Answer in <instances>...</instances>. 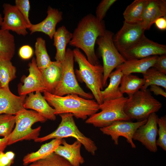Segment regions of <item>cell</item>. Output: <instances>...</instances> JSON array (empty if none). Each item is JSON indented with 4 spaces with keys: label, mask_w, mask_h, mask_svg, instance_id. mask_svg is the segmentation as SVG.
Wrapping results in <instances>:
<instances>
[{
    "label": "cell",
    "mask_w": 166,
    "mask_h": 166,
    "mask_svg": "<svg viewBox=\"0 0 166 166\" xmlns=\"http://www.w3.org/2000/svg\"><path fill=\"white\" fill-rule=\"evenodd\" d=\"M106 30L103 21H99L95 16L89 14L79 22L72 34L69 44L82 50L87 60L92 65L99 64L94 46L97 39L103 35Z\"/></svg>",
    "instance_id": "6da1fadb"
},
{
    "label": "cell",
    "mask_w": 166,
    "mask_h": 166,
    "mask_svg": "<svg viewBox=\"0 0 166 166\" xmlns=\"http://www.w3.org/2000/svg\"><path fill=\"white\" fill-rule=\"evenodd\" d=\"M43 96L49 105L53 108L56 115L70 113L77 119L85 120L88 116L97 113L99 110V105L96 101L76 94L61 96L45 92Z\"/></svg>",
    "instance_id": "7a4b0ae2"
},
{
    "label": "cell",
    "mask_w": 166,
    "mask_h": 166,
    "mask_svg": "<svg viewBox=\"0 0 166 166\" xmlns=\"http://www.w3.org/2000/svg\"><path fill=\"white\" fill-rule=\"evenodd\" d=\"M73 52L74 60L79 68L75 71L77 77L91 90L98 104L101 105L103 100L101 91L104 88L103 66L100 64H91L79 49H74Z\"/></svg>",
    "instance_id": "3957f363"
},
{
    "label": "cell",
    "mask_w": 166,
    "mask_h": 166,
    "mask_svg": "<svg viewBox=\"0 0 166 166\" xmlns=\"http://www.w3.org/2000/svg\"><path fill=\"white\" fill-rule=\"evenodd\" d=\"M162 104L154 98L147 89H141L128 97L124 107V111L131 119L140 121L147 119L153 113L158 111Z\"/></svg>",
    "instance_id": "277c9868"
},
{
    "label": "cell",
    "mask_w": 166,
    "mask_h": 166,
    "mask_svg": "<svg viewBox=\"0 0 166 166\" xmlns=\"http://www.w3.org/2000/svg\"><path fill=\"white\" fill-rule=\"evenodd\" d=\"M15 116V124L12 132L8 136V145L23 140H35L38 137L41 126L32 128L35 123L44 122L47 120L35 111L24 109Z\"/></svg>",
    "instance_id": "5b68a950"
},
{
    "label": "cell",
    "mask_w": 166,
    "mask_h": 166,
    "mask_svg": "<svg viewBox=\"0 0 166 166\" xmlns=\"http://www.w3.org/2000/svg\"><path fill=\"white\" fill-rule=\"evenodd\" d=\"M59 115L61 121L57 129L45 136L38 137L34 140V141L42 143L51 139L72 137L79 141L88 152L94 155L97 149V147L92 139L85 136L79 130L75 123L73 114L66 113Z\"/></svg>",
    "instance_id": "8992f818"
},
{
    "label": "cell",
    "mask_w": 166,
    "mask_h": 166,
    "mask_svg": "<svg viewBox=\"0 0 166 166\" xmlns=\"http://www.w3.org/2000/svg\"><path fill=\"white\" fill-rule=\"evenodd\" d=\"M128 98L123 96L119 98L103 101L99 105V109L101 111L90 116L86 120V123L101 128L117 121H131L124 111Z\"/></svg>",
    "instance_id": "52a82bcc"
},
{
    "label": "cell",
    "mask_w": 166,
    "mask_h": 166,
    "mask_svg": "<svg viewBox=\"0 0 166 166\" xmlns=\"http://www.w3.org/2000/svg\"><path fill=\"white\" fill-rule=\"evenodd\" d=\"M74 61L73 50L67 49L62 62L60 81L52 93L61 96L76 94L87 99H92L93 97L92 94L85 92L78 82L74 69Z\"/></svg>",
    "instance_id": "ba28073f"
},
{
    "label": "cell",
    "mask_w": 166,
    "mask_h": 166,
    "mask_svg": "<svg viewBox=\"0 0 166 166\" xmlns=\"http://www.w3.org/2000/svg\"><path fill=\"white\" fill-rule=\"evenodd\" d=\"M113 34L112 32L106 30L96 42L103 60L104 87L107 86L108 79L113 70L126 61L114 44Z\"/></svg>",
    "instance_id": "9c48e42d"
},
{
    "label": "cell",
    "mask_w": 166,
    "mask_h": 166,
    "mask_svg": "<svg viewBox=\"0 0 166 166\" xmlns=\"http://www.w3.org/2000/svg\"><path fill=\"white\" fill-rule=\"evenodd\" d=\"M147 120L136 122L131 121H117L107 126L100 128V130L103 134L110 136L115 144L118 145L119 137L123 136L126 139L132 148H135L136 146L132 139L133 135L139 127L146 123Z\"/></svg>",
    "instance_id": "30bf717a"
},
{
    "label": "cell",
    "mask_w": 166,
    "mask_h": 166,
    "mask_svg": "<svg viewBox=\"0 0 166 166\" xmlns=\"http://www.w3.org/2000/svg\"><path fill=\"white\" fill-rule=\"evenodd\" d=\"M120 53L126 60L140 59L166 54V46L155 42L145 36L132 47Z\"/></svg>",
    "instance_id": "8fae6325"
},
{
    "label": "cell",
    "mask_w": 166,
    "mask_h": 166,
    "mask_svg": "<svg viewBox=\"0 0 166 166\" xmlns=\"http://www.w3.org/2000/svg\"><path fill=\"white\" fill-rule=\"evenodd\" d=\"M145 30L141 23L124 24L113 39L114 44L120 53L129 49L145 36Z\"/></svg>",
    "instance_id": "7c38bea8"
},
{
    "label": "cell",
    "mask_w": 166,
    "mask_h": 166,
    "mask_svg": "<svg viewBox=\"0 0 166 166\" xmlns=\"http://www.w3.org/2000/svg\"><path fill=\"white\" fill-rule=\"evenodd\" d=\"M158 116L156 113L151 114L144 124L139 127L133 136V140L140 142L149 151L156 152L157 151L156 144L158 135L157 120Z\"/></svg>",
    "instance_id": "4fadbf2b"
},
{
    "label": "cell",
    "mask_w": 166,
    "mask_h": 166,
    "mask_svg": "<svg viewBox=\"0 0 166 166\" xmlns=\"http://www.w3.org/2000/svg\"><path fill=\"white\" fill-rule=\"evenodd\" d=\"M4 14L1 29L15 32L25 36L29 26L24 18L15 5L4 3L2 5Z\"/></svg>",
    "instance_id": "5bb4252c"
},
{
    "label": "cell",
    "mask_w": 166,
    "mask_h": 166,
    "mask_svg": "<svg viewBox=\"0 0 166 166\" xmlns=\"http://www.w3.org/2000/svg\"><path fill=\"white\" fill-rule=\"evenodd\" d=\"M28 65L29 74L27 77L22 78L23 84L18 85L19 95L26 96L34 92H47L42 73L37 66L34 57L33 58Z\"/></svg>",
    "instance_id": "9a60e30c"
},
{
    "label": "cell",
    "mask_w": 166,
    "mask_h": 166,
    "mask_svg": "<svg viewBox=\"0 0 166 166\" xmlns=\"http://www.w3.org/2000/svg\"><path fill=\"white\" fill-rule=\"evenodd\" d=\"M47 13V16L43 20L36 24H32L28 29L31 34L36 32H41L52 39L56 31L57 24L63 19L62 13L50 6H48Z\"/></svg>",
    "instance_id": "2e32d148"
},
{
    "label": "cell",
    "mask_w": 166,
    "mask_h": 166,
    "mask_svg": "<svg viewBox=\"0 0 166 166\" xmlns=\"http://www.w3.org/2000/svg\"><path fill=\"white\" fill-rule=\"evenodd\" d=\"M26 96H16L8 89L0 88V114L16 115L25 109Z\"/></svg>",
    "instance_id": "e0dca14e"
},
{
    "label": "cell",
    "mask_w": 166,
    "mask_h": 166,
    "mask_svg": "<svg viewBox=\"0 0 166 166\" xmlns=\"http://www.w3.org/2000/svg\"><path fill=\"white\" fill-rule=\"evenodd\" d=\"M164 17H166V0H147L141 23L145 30H148L157 19Z\"/></svg>",
    "instance_id": "ac0fdd59"
},
{
    "label": "cell",
    "mask_w": 166,
    "mask_h": 166,
    "mask_svg": "<svg viewBox=\"0 0 166 166\" xmlns=\"http://www.w3.org/2000/svg\"><path fill=\"white\" fill-rule=\"evenodd\" d=\"M26 109H30L38 112L47 120L54 121L56 119L54 109L48 104L41 93H31L26 98L24 105Z\"/></svg>",
    "instance_id": "d6986e66"
},
{
    "label": "cell",
    "mask_w": 166,
    "mask_h": 166,
    "mask_svg": "<svg viewBox=\"0 0 166 166\" xmlns=\"http://www.w3.org/2000/svg\"><path fill=\"white\" fill-rule=\"evenodd\" d=\"M82 145L77 140L72 144H69L63 139L61 144L54 152L66 160L72 166H80L85 162L81 153Z\"/></svg>",
    "instance_id": "ffe728a7"
},
{
    "label": "cell",
    "mask_w": 166,
    "mask_h": 166,
    "mask_svg": "<svg viewBox=\"0 0 166 166\" xmlns=\"http://www.w3.org/2000/svg\"><path fill=\"white\" fill-rule=\"evenodd\" d=\"M158 56L155 55L140 59L127 60L116 68L120 69L124 74L132 73L143 74L153 67Z\"/></svg>",
    "instance_id": "44dd1931"
},
{
    "label": "cell",
    "mask_w": 166,
    "mask_h": 166,
    "mask_svg": "<svg viewBox=\"0 0 166 166\" xmlns=\"http://www.w3.org/2000/svg\"><path fill=\"white\" fill-rule=\"evenodd\" d=\"M40 70L47 92L52 93L60 81L62 71V63L57 61H52L47 67Z\"/></svg>",
    "instance_id": "7402d4cb"
},
{
    "label": "cell",
    "mask_w": 166,
    "mask_h": 166,
    "mask_svg": "<svg viewBox=\"0 0 166 166\" xmlns=\"http://www.w3.org/2000/svg\"><path fill=\"white\" fill-rule=\"evenodd\" d=\"M72 38V34L64 26L58 28L54 33L53 45L56 49V61L62 63L66 52V48Z\"/></svg>",
    "instance_id": "603a6c76"
},
{
    "label": "cell",
    "mask_w": 166,
    "mask_h": 166,
    "mask_svg": "<svg viewBox=\"0 0 166 166\" xmlns=\"http://www.w3.org/2000/svg\"><path fill=\"white\" fill-rule=\"evenodd\" d=\"M63 139H53L49 142L41 145L37 151L27 154L23 158V165L26 166L33 162L46 158L54 152L57 147L61 144Z\"/></svg>",
    "instance_id": "cb8c5ba5"
},
{
    "label": "cell",
    "mask_w": 166,
    "mask_h": 166,
    "mask_svg": "<svg viewBox=\"0 0 166 166\" xmlns=\"http://www.w3.org/2000/svg\"><path fill=\"white\" fill-rule=\"evenodd\" d=\"M121 70L117 68L110 74L109 83L108 86L101 91L103 101H104L121 98L123 96L120 89L119 85L123 75Z\"/></svg>",
    "instance_id": "d4e9b609"
},
{
    "label": "cell",
    "mask_w": 166,
    "mask_h": 166,
    "mask_svg": "<svg viewBox=\"0 0 166 166\" xmlns=\"http://www.w3.org/2000/svg\"><path fill=\"white\" fill-rule=\"evenodd\" d=\"M14 36L10 31L0 30V59L11 60L15 53Z\"/></svg>",
    "instance_id": "484cf974"
},
{
    "label": "cell",
    "mask_w": 166,
    "mask_h": 166,
    "mask_svg": "<svg viewBox=\"0 0 166 166\" xmlns=\"http://www.w3.org/2000/svg\"><path fill=\"white\" fill-rule=\"evenodd\" d=\"M147 0H135L128 6L123 13L124 22L131 24L141 23Z\"/></svg>",
    "instance_id": "4316f807"
},
{
    "label": "cell",
    "mask_w": 166,
    "mask_h": 166,
    "mask_svg": "<svg viewBox=\"0 0 166 166\" xmlns=\"http://www.w3.org/2000/svg\"><path fill=\"white\" fill-rule=\"evenodd\" d=\"M145 83L143 78L132 74H123L122 77L120 89L124 94L126 93L130 97L142 89Z\"/></svg>",
    "instance_id": "83f0119b"
},
{
    "label": "cell",
    "mask_w": 166,
    "mask_h": 166,
    "mask_svg": "<svg viewBox=\"0 0 166 166\" xmlns=\"http://www.w3.org/2000/svg\"><path fill=\"white\" fill-rule=\"evenodd\" d=\"M35 53L36 64L40 70L46 68L51 62L46 49L45 41L42 38L38 37L36 39Z\"/></svg>",
    "instance_id": "f1b7e54d"
},
{
    "label": "cell",
    "mask_w": 166,
    "mask_h": 166,
    "mask_svg": "<svg viewBox=\"0 0 166 166\" xmlns=\"http://www.w3.org/2000/svg\"><path fill=\"white\" fill-rule=\"evenodd\" d=\"M16 68L11 60L0 59V83L1 88L9 89L10 81L16 77Z\"/></svg>",
    "instance_id": "f546056e"
},
{
    "label": "cell",
    "mask_w": 166,
    "mask_h": 166,
    "mask_svg": "<svg viewBox=\"0 0 166 166\" xmlns=\"http://www.w3.org/2000/svg\"><path fill=\"white\" fill-rule=\"evenodd\" d=\"M145 83L141 89H145L152 85L161 86L166 89V75L152 67L143 74Z\"/></svg>",
    "instance_id": "4dcf8cb0"
},
{
    "label": "cell",
    "mask_w": 166,
    "mask_h": 166,
    "mask_svg": "<svg viewBox=\"0 0 166 166\" xmlns=\"http://www.w3.org/2000/svg\"><path fill=\"white\" fill-rule=\"evenodd\" d=\"M26 166H72L62 156L53 152L46 158L33 162Z\"/></svg>",
    "instance_id": "1f68e13d"
},
{
    "label": "cell",
    "mask_w": 166,
    "mask_h": 166,
    "mask_svg": "<svg viewBox=\"0 0 166 166\" xmlns=\"http://www.w3.org/2000/svg\"><path fill=\"white\" fill-rule=\"evenodd\" d=\"M15 116L0 114V136H8L13 130L15 124Z\"/></svg>",
    "instance_id": "d6a6232c"
},
{
    "label": "cell",
    "mask_w": 166,
    "mask_h": 166,
    "mask_svg": "<svg viewBox=\"0 0 166 166\" xmlns=\"http://www.w3.org/2000/svg\"><path fill=\"white\" fill-rule=\"evenodd\" d=\"M158 135V138L156 141L157 146H159L164 151H166V116L164 115L157 120Z\"/></svg>",
    "instance_id": "836d02e7"
},
{
    "label": "cell",
    "mask_w": 166,
    "mask_h": 166,
    "mask_svg": "<svg viewBox=\"0 0 166 166\" xmlns=\"http://www.w3.org/2000/svg\"><path fill=\"white\" fill-rule=\"evenodd\" d=\"M116 1V0H102L96 8V18L99 21H103L108 10Z\"/></svg>",
    "instance_id": "e575fe53"
},
{
    "label": "cell",
    "mask_w": 166,
    "mask_h": 166,
    "mask_svg": "<svg viewBox=\"0 0 166 166\" xmlns=\"http://www.w3.org/2000/svg\"><path fill=\"white\" fill-rule=\"evenodd\" d=\"M15 6L22 15L28 26L32 24L29 18L30 4L29 0H15Z\"/></svg>",
    "instance_id": "d590c367"
},
{
    "label": "cell",
    "mask_w": 166,
    "mask_h": 166,
    "mask_svg": "<svg viewBox=\"0 0 166 166\" xmlns=\"http://www.w3.org/2000/svg\"><path fill=\"white\" fill-rule=\"evenodd\" d=\"M33 54L34 50L32 48L28 45H23L19 49V55L22 59L24 60L30 59Z\"/></svg>",
    "instance_id": "8d00e7d4"
},
{
    "label": "cell",
    "mask_w": 166,
    "mask_h": 166,
    "mask_svg": "<svg viewBox=\"0 0 166 166\" xmlns=\"http://www.w3.org/2000/svg\"><path fill=\"white\" fill-rule=\"evenodd\" d=\"M153 67L159 71L166 74V54L159 56Z\"/></svg>",
    "instance_id": "74e56055"
},
{
    "label": "cell",
    "mask_w": 166,
    "mask_h": 166,
    "mask_svg": "<svg viewBox=\"0 0 166 166\" xmlns=\"http://www.w3.org/2000/svg\"><path fill=\"white\" fill-rule=\"evenodd\" d=\"M14 160H11L3 152L0 153V166H10Z\"/></svg>",
    "instance_id": "f35d334b"
},
{
    "label": "cell",
    "mask_w": 166,
    "mask_h": 166,
    "mask_svg": "<svg viewBox=\"0 0 166 166\" xmlns=\"http://www.w3.org/2000/svg\"><path fill=\"white\" fill-rule=\"evenodd\" d=\"M150 91L152 92L156 95H160L166 97V92L159 86L152 85L150 86Z\"/></svg>",
    "instance_id": "ab89813d"
},
{
    "label": "cell",
    "mask_w": 166,
    "mask_h": 166,
    "mask_svg": "<svg viewBox=\"0 0 166 166\" xmlns=\"http://www.w3.org/2000/svg\"><path fill=\"white\" fill-rule=\"evenodd\" d=\"M157 28L160 30L166 29V17H161L157 19L154 22Z\"/></svg>",
    "instance_id": "60d3db41"
},
{
    "label": "cell",
    "mask_w": 166,
    "mask_h": 166,
    "mask_svg": "<svg viewBox=\"0 0 166 166\" xmlns=\"http://www.w3.org/2000/svg\"><path fill=\"white\" fill-rule=\"evenodd\" d=\"M8 136L0 138V153L3 152L8 145Z\"/></svg>",
    "instance_id": "b9f144b4"
},
{
    "label": "cell",
    "mask_w": 166,
    "mask_h": 166,
    "mask_svg": "<svg viewBox=\"0 0 166 166\" xmlns=\"http://www.w3.org/2000/svg\"><path fill=\"white\" fill-rule=\"evenodd\" d=\"M3 20V18L2 17V15L0 13V27H1L2 24Z\"/></svg>",
    "instance_id": "7bdbcfd3"
},
{
    "label": "cell",
    "mask_w": 166,
    "mask_h": 166,
    "mask_svg": "<svg viewBox=\"0 0 166 166\" xmlns=\"http://www.w3.org/2000/svg\"><path fill=\"white\" fill-rule=\"evenodd\" d=\"M1 88V85L0 83V88Z\"/></svg>",
    "instance_id": "ee69618b"
}]
</instances>
